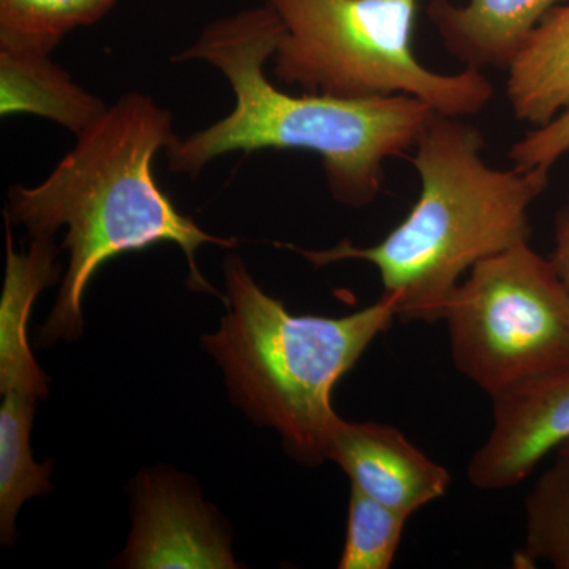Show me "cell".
Masks as SVG:
<instances>
[{
  "mask_svg": "<svg viewBox=\"0 0 569 569\" xmlns=\"http://www.w3.org/2000/svg\"><path fill=\"white\" fill-rule=\"evenodd\" d=\"M58 247L52 238H33L28 253H18L7 228V272L0 306V391L43 399L48 381L28 342L32 306L43 288L58 280Z\"/></svg>",
  "mask_w": 569,
  "mask_h": 569,
  "instance_id": "8fae6325",
  "label": "cell"
},
{
  "mask_svg": "<svg viewBox=\"0 0 569 569\" xmlns=\"http://www.w3.org/2000/svg\"><path fill=\"white\" fill-rule=\"evenodd\" d=\"M538 561L569 569V452L557 451L526 498V538L516 563L535 568Z\"/></svg>",
  "mask_w": 569,
  "mask_h": 569,
  "instance_id": "2e32d148",
  "label": "cell"
},
{
  "mask_svg": "<svg viewBox=\"0 0 569 569\" xmlns=\"http://www.w3.org/2000/svg\"><path fill=\"white\" fill-rule=\"evenodd\" d=\"M549 260L569 296V190L553 220V250Z\"/></svg>",
  "mask_w": 569,
  "mask_h": 569,
  "instance_id": "d6986e66",
  "label": "cell"
},
{
  "mask_svg": "<svg viewBox=\"0 0 569 569\" xmlns=\"http://www.w3.org/2000/svg\"><path fill=\"white\" fill-rule=\"evenodd\" d=\"M283 36L279 17L257 6L206 26L173 62H204L227 78L234 96L230 114L167 149L168 170L197 178L227 153L298 149L316 153L337 203L365 209L380 197L389 160L413 152L437 114L411 96L340 99L288 93L266 74Z\"/></svg>",
  "mask_w": 569,
  "mask_h": 569,
  "instance_id": "6da1fadb",
  "label": "cell"
},
{
  "mask_svg": "<svg viewBox=\"0 0 569 569\" xmlns=\"http://www.w3.org/2000/svg\"><path fill=\"white\" fill-rule=\"evenodd\" d=\"M328 460L346 471L353 488L411 516L447 493L451 475L396 427L380 422L337 426Z\"/></svg>",
  "mask_w": 569,
  "mask_h": 569,
  "instance_id": "9c48e42d",
  "label": "cell"
},
{
  "mask_svg": "<svg viewBox=\"0 0 569 569\" xmlns=\"http://www.w3.org/2000/svg\"><path fill=\"white\" fill-rule=\"evenodd\" d=\"M123 567L238 568L230 539L197 490L178 475H142L134 488L132 537Z\"/></svg>",
  "mask_w": 569,
  "mask_h": 569,
  "instance_id": "ba28073f",
  "label": "cell"
},
{
  "mask_svg": "<svg viewBox=\"0 0 569 569\" xmlns=\"http://www.w3.org/2000/svg\"><path fill=\"white\" fill-rule=\"evenodd\" d=\"M441 321L456 369L490 399L569 366V296L530 241L475 264Z\"/></svg>",
  "mask_w": 569,
  "mask_h": 569,
  "instance_id": "8992f818",
  "label": "cell"
},
{
  "mask_svg": "<svg viewBox=\"0 0 569 569\" xmlns=\"http://www.w3.org/2000/svg\"><path fill=\"white\" fill-rule=\"evenodd\" d=\"M419 0H261L283 36L272 73L309 93L367 99L411 96L438 114L470 118L496 88L481 70L440 73L413 50Z\"/></svg>",
  "mask_w": 569,
  "mask_h": 569,
  "instance_id": "5b68a950",
  "label": "cell"
},
{
  "mask_svg": "<svg viewBox=\"0 0 569 569\" xmlns=\"http://www.w3.org/2000/svg\"><path fill=\"white\" fill-rule=\"evenodd\" d=\"M227 313L203 347L222 367L231 397L258 426L276 429L306 466L328 460L342 418L332 389L397 318L395 299L346 317L293 316L260 287L239 254L223 261Z\"/></svg>",
  "mask_w": 569,
  "mask_h": 569,
  "instance_id": "277c9868",
  "label": "cell"
},
{
  "mask_svg": "<svg viewBox=\"0 0 569 569\" xmlns=\"http://www.w3.org/2000/svg\"><path fill=\"white\" fill-rule=\"evenodd\" d=\"M492 402V429L471 456L467 475L479 490H507L569 441V366Z\"/></svg>",
  "mask_w": 569,
  "mask_h": 569,
  "instance_id": "52a82bcc",
  "label": "cell"
},
{
  "mask_svg": "<svg viewBox=\"0 0 569 569\" xmlns=\"http://www.w3.org/2000/svg\"><path fill=\"white\" fill-rule=\"evenodd\" d=\"M569 153V107L552 121L523 134L511 146L509 162L519 170H539L549 173Z\"/></svg>",
  "mask_w": 569,
  "mask_h": 569,
  "instance_id": "ac0fdd59",
  "label": "cell"
},
{
  "mask_svg": "<svg viewBox=\"0 0 569 569\" xmlns=\"http://www.w3.org/2000/svg\"><path fill=\"white\" fill-rule=\"evenodd\" d=\"M37 399L3 395L0 408V533L3 545L14 541V519L29 498L52 489V463L33 462L31 430Z\"/></svg>",
  "mask_w": 569,
  "mask_h": 569,
  "instance_id": "5bb4252c",
  "label": "cell"
},
{
  "mask_svg": "<svg viewBox=\"0 0 569 569\" xmlns=\"http://www.w3.org/2000/svg\"><path fill=\"white\" fill-rule=\"evenodd\" d=\"M396 509L351 486L346 545L340 569H389L402 542L407 520Z\"/></svg>",
  "mask_w": 569,
  "mask_h": 569,
  "instance_id": "e0dca14e",
  "label": "cell"
},
{
  "mask_svg": "<svg viewBox=\"0 0 569 569\" xmlns=\"http://www.w3.org/2000/svg\"><path fill=\"white\" fill-rule=\"evenodd\" d=\"M486 138L466 118L437 114L427 123L410 162L421 182L417 203L378 244L340 241L325 250H293L313 268L366 261L376 266L397 317L437 323L463 277L479 261L530 241V209L549 173L490 167Z\"/></svg>",
  "mask_w": 569,
  "mask_h": 569,
  "instance_id": "3957f363",
  "label": "cell"
},
{
  "mask_svg": "<svg viewBox=\"0 0 569 569\" xmlns=\"http://www.w3.org/2000/svg\"><path fill=\"white\" fill-rule=\"evenodd\" d=\"M173 114L142 92H127L108 104L102 118L77 137V144L33 187L9 190L6 219L31 238H52L67 228L70 252L58 301L41 328L40 346L82 335V298L93 276L119 254L173 242L189 264L194 291L217 296L197 264L206 244L233 249L238 241L206 233L178 211L153 176L157 153L179 137Z\"/></svg>",
  "mask_w": 569,
  "mask_h": 569,
  "instance_id": "7a4b0ae2",
  "label": "cell"
},
{
  "mask_svg": "<svg viewBox=\"0 0 569 569\" xmlns=\"http://www.w3.org/2000/svg\"><path fill=\"white\" fill-rule=\"evenodd\" d=\"M116 0H0V48L51 54L74 29L102 20Z\"/></svg>",
  "mask_w": 569,
  "mask_h": 569,
  "instance_id": "9a60e30c",
  "label": "cell"
},
{
  "mask_svg": "<svg viewBox=\"0 0 569 569\" xmlns=\"http://www.w3.org/2000/svg\"><path fill=\"white\" fill-rule=\"evenodd\" d=\"M108 110L43 51L0 48V114L50 119L80 137Z\"/></svg>",
  "mask_w": 569,
  "mask_h": 569,
  "instance_id": "7c38bea8",
  "label": "cell"
},
{
  "mask_svg": "<svg viewBox=\"0 0 569 569\" xmlns=\"http://www.w3.org/2000/svg\"><path fill=\"white\" fill-rule=\"evenodd\" d=\"M565 0H433L427 14L452 58L463 69L508 71L550 10Z\"/></svg>",
  "mask_w": 569,
  "mask_h": 569,
  "instance_id": "30bf717a",
  "label": "cell"
},
{
  "mask_svg": "<svg viewBox=\"0 0 569 569\" xmlns=\"http://www.w3.org/2000/svg\"><path fill=\"white\" fill-rule=\"evenodd\" d=\"M557 451L569 452V441H567V443H565L563 447L557 449Z\"/></svg>",
  "mask_w": 569,
  "mask_h": 569,
  "instance_id": "ffe728a7",
  "label": "cell"
},
{
  "mask_svg": "<svg viewBox=\"0 0 569 569\" xmlns=\"http://www.w3.org/2000/svg\"><path fill=\"white\" fill-rule=\"evenodd\" d=\"M507 97L518 121L541 127L569 107V3L549 11L508 69Z\"/></svg>",
  "mask_w": 569,
  "mask_h": 569,
  "instance_id": "4fadbf2b",
  "label": "cell"
}]
</instances>
